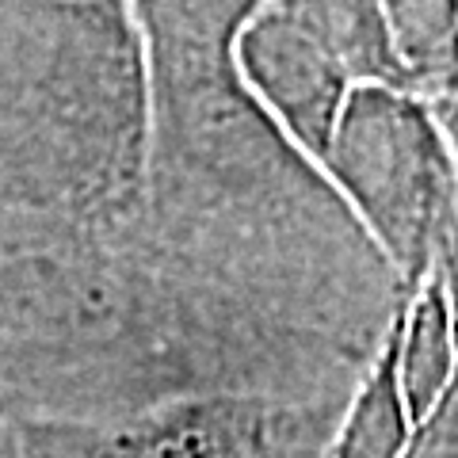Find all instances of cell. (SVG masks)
Returning <instances> with one entry per match:
<instances>
[{"label": "cell", "mask_w": 458, "mask_h": 458, "mask_svg": "<svg viewBox=\"0 0 458 458\" xmlns=\"http://www.w3.org/2000/svg\"><path fill=\"white\" fill-rule=\"evenodd\" d=\"M267 4L306 27L348 69L355 84H386V89L412 92L386 35L378 0H267Z\"/></svg>", "instance_id": "7"}, {"label": "cell", "mask_w": 458, "mask_h": 458, "mask_svg": "<svg viewBox=\"0 0 458 458\" xmlns=\"http://www.w3.org/2000/svg\"><path fill=\"white\" fill-rule=\"evenodd\" d=\"M233 65L276 131L321 172L344 99L355 89L348 69L267 0L237 35Z\"/></svg>", "instance_id": "5"}, {"label": "cell", "mask_w": 458, "mask_h": 458, "mask_svg": "<svg viewBox=\"0 0 458 458\" xmlns=\"http://www.w3.org/2000/svg\"><path fill=\"white\" fill-rule=\"evenodd\" d=\"M0 458H23L20 454V443H16V432H12V420L0 417Z\"/></svg>", "instance_id": "10"}, {"label": "cell", "mask_w": 458, "mask_h": 458, "mask_svg": "<svg viewBox=\"0 0 458 458\" xmlns=\"http://www.w3.org/2000/svg\"><path fill=\"white\" fill-rule=\"evenodd\" d=\"M333 417L291 394H183L107 417L12 420L23 458H321Z\"/></svg>", "instance_id": "4"}, {"label": "cell", "mask_w": 458, "mask_h": 458, "mask_svg": "<svg viewBox=\"0 0 458 458\" xmlns=\"http://www.w3.org/2000/svg\"><path fill=\"white\" fill-rule=\"evenodd\" d=\"M397 328H401V310L386 325L382 352L363 375L344 420L333 428L321 458H405L417 424L409 417L405 390H401Z\"/></svg>", "instance_id": "8"}, {"label": "cell", "mask_w": 458, "mask_h": 458, "mask_svg": "<svg viewBox=\"0 0 458 458\" xmlns=\"http://www.w3.org/2000/svg\"><path fill=\"white\" fill-rule=\"evenodd\" d=\"M378 8L409 84L436 96V119L458 153V0H378Z\"/></svg>", "instance_id": "6"}, {"label": "cell", "mask_w": 458, "mask_h": 458, "mask_svg": "<svg viewBox=\"0 0 458 458\" xmlns=\"http://www.w3.org/2000/svg\"><path fill=\"white\" fill-rule=\"evenodd\" d=\"M146 57L233 54L264 0H123Z\"/></svg>", "instance_id": "9"}, {"label": "cell", "mask_w": 458, "mask_h": 458, "mask_svg": "<svg viewBox=\"0 0 458 458\" xmlns=\"http://www.w3.org/2000/svg\"><path fill=\"white\" fill-rule=\"evenodd\" d=\"M325 183L409 291L432 276L451 225V146L412 92L355 84L321 161Z\"/></svg>", "instance_id": "3"}, {"label": "cell", "mask_w": 458, "mask_h": 458, "mask_svg": "<svg viewBox=\"0 0 458 458\" xmlns=\"http://www.w3.org/2000/svg\"><path fill=\"white\" fill-rule=\"evenodd\" d=\"M146 149V54L123 0H0V214L114 222Z\"/></svg>", "instance_id": "2"}, {"label": "cell", "mask_w": 458, "mask_h": 458, "mask_svg": "<svg viewBox=\"0 0 458 458\" xmlns=\"http://www.w3.org/2000/svg\"><path fill=\"white\" fill-rule=\"evenodd\" d=\"M298 344L180 279L126 218L0 214V417H107L183 394H286Z\"/></svg>", "instance_id": "1"}]
</instances>
